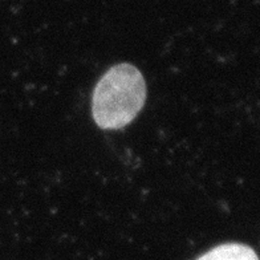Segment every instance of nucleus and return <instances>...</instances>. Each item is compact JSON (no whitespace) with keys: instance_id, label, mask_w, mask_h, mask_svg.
<instances>
[{"instance_id":"nucleus-1","label":"nucleus","mask_w":260,"mask_h":260,"mask_svg":"<svg viewBox=\"0 0 260 260\" xmlns=\"http://www.w3.org/2000/svg\"><path fill=\"white\" fill-rule=\"evenodd\" d=\"M146 101V82L134 65L122 62L106 71L93 92V118L101 129H121L138 116Z\"/></svg>"},{"instance_id":"nucleus-2","label":"nucleus","mask_w":260,"mask_h":260,"mask_svg":"<svg viewBox=\"0 0 260 260\" xmlns=\"http://www.w3.org/2000/svg\"><path fill=\"white\" fill-rule=\"evenodd\" d=\"M197 260H259V257L246 244L227 243L212 248Z\"/></svg>"}]
</instances>
